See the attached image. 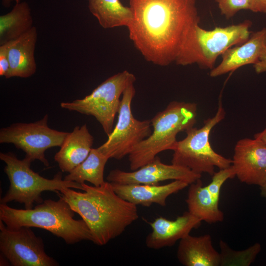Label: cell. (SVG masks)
I'll return each instance as SVG.
<instances>
[{
    "instance_id": "6da1fadb",
    "label": "cell",
    "mask_w": 266,
    "mask_h": 266,
    "mask_svg": "<svg viewBox=\"0 0 266 266\" xmlns=\"http://www.w3.org/2000/svg\"><path fill=\"white\" fill-rule=\"evenodd\" d=\"M133 20L129 37L148 62L165 66L175 62L191 28L200 18L196 0H129Z\"/></svg>"
},
{
    "instance_id": "7a4b0ae2",
    "label": "cell",
    "mask_w": 266,
    "mask_h": 266,
    "mask_svg": "<svg viewBox=\"0 0 266 266\" xmlns=\"http://www.w3.org/2000/svg\"><path fill=\"white\" fill-rule=\"evenodd\" d=\"M81 185L84 192L66 188L57 193L86 222L95 244L106 245L138 218L137 205L118 195L110 182Z\"/></svg>"
},
{
    "instance_id": "3957f363",
    "label": "cell",
    "mask_w": 266,
    "mask_h": 266,
    "mask_svg": "<svg viewBox=\"0 0 266 266\" xmlns=\"http://www.w3.org/2000/svg\"><path fill=\"white\" fill-rule=\"evenodd\" d=\"M57 200H43L30 209H16L0 204V220L10 229L23 226L46 230L62 238L67 244L82 240L93 242L91 232L86 222L74 219L75 212L61 197Z\"/></svg>"
},
{
    "instance_id": "277c9868",
    "label": "cell",
    "mask_w": 266,
    "mask_h": 266,
    "mask_svg": "<svg viewBox=\"0 0 266 266\" xmlns=\"http://www.w3.org/2000/svg\"><path fill=\"white\" fill-rule=\"evenodd\" d=\"M197 104L172 101L150 120L153 131L136 145L129 155L130 168L135 170L152 161L166 150H173L176 136L193 127L197 122Z\"/></svg>"
},
{
    "instance_id": "5b68a950",
    "label": "cell",
    "mask_w": 266,
    "mask_h": 266,
    "mask_svg": "<svg viewBox=\"0 0 266 266\" xmlns=\"http://www.w3.org/2000/svg\"><path fill=\"white\" fill-rule=\"evenodd\" d=\"M251 25L252 22L247 20L238 24L206 30L196 24L188 32L175 63L183 66L197 64L211 70L219 56L248 39Z\"/></svg>"
},
{
    "instance_id": "8992f818",
    "label": "cell",
    "mask_w": 266,
    "mask_h": 266,
    "mask_svg": "<svg viewBox=\"0 0 266 266\" xmlns=\"http://www.w3.org/2000/svg\"><path fill=\"white\" fill-rule=\"evenodd\" d=\"M0 159L5 164L4 170L10 183L0 203L16 201L24 203L25 209H30L34 203L43 201L41 195L44 191L57 192L66 188L83 190L81 184L63 179L60 172L51 179L40 176L32 169V162L26 157L20 160L12 152H0Z\"/></svg>"
},
{
    "instance_id": "52a82bcc",
    "label": "cell",
    "mask_w": 266,
    "mask_h": 266,
    "mask_svg": "<svg viewBox=\"0 0 266 266\" xmlns=\"http://www.w3.org/2000/svg\"><path fill=\"white\" fill-rule=\"evenodd\" d=\"M225 115L220 101L215 115L205 120L201 128L193 127L186 131V136L177 141L172 150L171 164L187 167L197 173H206L211 176L215 172V167L220 169L230 167L232 160L216 152L209 141L212 129Z\"/></svg>"
},
{
    "instance_id": "ba28073f",
    "label": "cell",
    "mask_w": 266,
    "mask_h": 266,
    "mask_svg": "<svg viewBox=\"0 0 266 266\" xmlns=\"http://www.w3.org/2000/svg\"><path fill=\"white\" fill-rule=\"evenodd\" d=\"M135 80L133 73L124 70L108 78L84 98L62 102L61 107L94 116L108 136L114 129L115 118L120 107L121 97L127 86Z\"/></svg>"
},
{
    "instance_id": "9c48e42d",
    "label": "cell",
    "mask_w": 266,
    "mask_h": 266,
    "mask_svg": "<svg viewBox=\"0 0 266 266\" xmlns=\"http://www.w3.org/2000/svg\"><path fill=\"white\" fill-rule=\"evenodd\" d=\"M48 119L46 114L34 122L16 123L1 128L0 143L13 144L23 150L25 157L32 162L38 160L48 166L49 163L45 156V151L53 147H61L68 133L50 128Z\"/></svg>"
},
{
    "instance_id": "30bf717a",
    "label": "cell",
    "mask_w": 266,
    "mask_h": 266,
    "mask_svg": "<svg viewBox=\"0 0 266 266\" xmlns=\"http://www.w3.org/2000/svg\"><path fill=\"white\" fill-rule=\"evenodd\" d=\"M135 94L134 83L124 90L121 100L117 122L104 143L97 148L109 159L120 160L152 133L150 120L135 119L131 110Z\"/></svg>"
},
{
    "instance_id": "8fae6325",
    "label": "cell",
    "mask_w": 266,
    "mask_h": 266,
    "mask_svg": "<svg viewBox=\"0 0 266 266\" xmlns=\"http://www.w3.org/2000/svg\"><path fill=\"white\" fill-rule=\"evenodd\" d=\"M0 250L13 266L59 265L46 253L42 239L30 227L10 229L0 220Z\"/></svg>"
},
{
    "instance_id": "7c38bea8",
    "label": "cell",
    "mask_w": 266,
    "mask_h": 266,
    "mask_svg": "<svg viewBox=\"0 0 266 266\" xmlns=\"http://www.w3.org/2000/svg\"><path fill=\"white\" fill-rule=\"evenodd\" d=\"M201 177V174L187 167L164 164L157 156L152 161L132 172L113 169L106 179L109 182L121 184L158 185L160 182L167 180H182L190 184Z\"/></svg>"
},
{
    "instance_id": "4fadbf2b",
    "label": "cell",
    "mask_w": 266,
    "mask_h": 266,
    "mask_svg": "<svg viewBox=\"0 0 266 266\" xmlns=\"http://www.w3.org/2000/svg\"><path fill=\"white\" fill-rule=\"evenodd\" d=\"M231 166L240 181L261 186L266 181V144L255 138L239 140Z\"/></svg>"
},
{
    "instance_id": "5bb4252c",
    "label": "cell",
    "mask_w": 266,
    "mask_h": 266,
    "mask_svg": "<svg viewBox=\"0 0 266 266\" xmlns=\"http://www.w3.org/2000/svg\"><path fill=\"white\" fill-rule=\"evenodd\" d=\"M202 221L189 211L170 220L162 216L150 223L152 232L146 237L147 247L157 250L171 246L178 241L190 234L194 229L199 228Z\"/></svg>"
},
{
    "instance_id": "9a60e30c",
    "label": "cell",
    "mask_w": 266,
    "mask_h": 266,
    "mask_svg": "<svg viewBox=\"0 0 266 266\" xmlns=\"http://www.w3.org/2000/svg\"><path fill=\"white\" fill-rule=\"evenodd\" d=\"M266 48V28L252 33L243 43L231 47L221 56L222 61L212 69L209 75L217 77L243 66L257 63Z\"/></svg>"
},
{
    "instance_id": "2e32d148",
    "label": "cell",
    "mask_w": 266,
    "mask_h": 266,
    "mask_svg": "<svg viewBox=\"0 0 266 266\" xmlns=\"http://www.w3.org/2000/svg\"><path fill=\"white\" fill-rule=\"evenodd\" d=\"M111 183L116 193L123 199L136 205L146 207L153 203L165 206L170 195L190 185L186 181L178 180L163 185Z\"/></svg>"
},
{
    "instance_id": "e0dca14e",
    "label": "cell",
    "mask_w": 266,
    "mask_h": 266,
    "mask_svg": "<svg viewBox=\"0 0 266 266\" xmlns=\"http://www.w3.org/2000/svg\"><path fill=\"white\" fill-rule=\"evenodd\" d=\"M94 143V137L86 124L76 126L68 133L60 149L54 156L62 172H70L89 155Z\"/></svg>"
},
{
    "instance_id": "ac0fdd59",
    "label": "cell",
    "mask_w": 266,
    "mask_h": 266,
    "mask_svg": "<svg viewBox=\"0 0 266 266\" xmlns=\"http://www.w3.org/2000/svg\"><path fill=\"white\" fill-rule=\"evenodd\" d=\"M37 38V30L33 26L18 38L8 42L10 66L8 78H28L35 73L34 50Z\"/></svg>"
},
{
    "instance_id": "d6986e66",
    "label": "cell",
    "mask_w": 266,
    "mask_h": 266,
    "mask_svg": "<svg viewBox=\"0 0 266 266\" xmlns=\"http://www.w3.org/2000/svg\"><path fill=\"white\" fill-rule=\"evenodd\" d=\"M178 261L185 266H221L220 253L214 247L211 236H192L180 240L177 251Z\"/></svg>"
},
{
    "instance_id": "ffe728a7",
    "label": "cell",
    "mask_w": 266,
    "mask_h": 266,
    "mask_svg": "<svg viewBox=\"0 0 266 266\" xmlns=\"http://www.w3.org/2000/svg\"><path fill=\"white\" fill-rule=\"evenodd\" d=\"M200 179L190 184L186 200L190 213L207 223L222 222L224 213L219 208L207 186H203Z\"/></svg>"
},
{
    "instance_id": "44dd1931",
    "label": "cell",
    "mask_w": 266,
    "mask_h": 266,
    "mask_svg": "<svg viewBox=\"0 0 266 266\" xmlns=\"http://www.w3.org/2000/svg\"><path fill=\"white\" fill-rule=\"evenodd\" d=\"M88 8L104 29L128 27L133 20L130 6L120 0H88Z\"/></svg>"
},
{
    "instance_id": "7402d4cb",
    "label": "cell",
    "mask_w": 266,
    "mask_h": 266,
    "mask_svg": "<svg viewBox=\"0 0 266 266\" xmlns=\"http://www.w3.org/2000/svg\"><path fill=\"white\" fill-rule=\"evenodd\" d=\"M33 24L29 4L16 3L9 12L0 16V45L18 38L33 26Z\"/></svg>"
},
{
    "instance_id": "603a6c76",
    "label": "cell",
    "mask_w": 266,
    "mask_h": 266,
    "mask_svg": "<svg viewBox=\"0 0 266 266\" xmlns=\"http://www.w3.org/2000/svg\"><path fill=\"white\" fill-rule=\"evenodd\" d=\"M109 159L98 148H92L86 159L69 173L64 179L80 184L87 181L99 186L105 183L104 170Z\"/></svg>"
},
{
    "instance_id": "cb8c5ba5",
    "label": "cell",
    "mask_w": 266,
    "mask_h": 266,
    "mask_svg": "<svg viewBox=\"0 0 266 266\" xmlns=\"http://www.w3.org/2000/svg\"><path fill=\"white\" fill-rule=\"evenodd\" d=\"M221 266H249L255 260L261 249V245L256 243L248 249L235 251L231 249L224 242L220 241Z\"/></svg>"
},
{
    "instance_id": "d4e9b609",
    "label": "cell",
    "mask_w": 266,
    "mask_h": 266,
    "mask_svg": "<svg viewBox=\"0 0 266 266\" xmlns=\"http://www.w3.org/2000/svg\"><path fill=\"white\" fill-rule=\"evenodd\" d=\"M221 13L227 19L233 17L241 10L253 9V0H215Z\"/></svg>"
},
{
    "instance_id": "484cf974",
    "label": "cell",
    "mask_w": 266,
    "mask_h": 266,
    "mask_svg": "<svg viewBox=\"0 0 266 266\" xmlns=\"http://www.w3.org/2000/svg\"><path fill=\"white\" fill-rule=\"evenodd\" d=\"M235 174L232 166L220 169L212 175L211 182L206 186L214 200L219 203L221 189L229 179L233 178Z\"/></svg>"
},
{
    "instance_id": "4316f807",
    "label": "cell",
    "mask_w": 266,
    "mask_h": 266,
    "mask_svg": "<svg viewBox=\"0 0 266 266\" xmlns=\"http://www.w3.org/2000/svg\"><path fill=\"white\" fill-rule=\"evenodd\" d=\"M8 50V42L0 46V75L6 78H8L10 68Z\"/></svg>"
},
{
    "instance_id": "83f0119b",
    "label": "cell",
    "mask_w": 266,
    "mask_h": 266,
    "mask_svg": "<svg viewBox=\"0 0 266 266\" xmlns=\"http://www.w3.org/2000/svg\"><path fill=\"white\" fill-rule=\"evenodd\" d=\"M254 67L257 73L266 72V48L261 55L258 62L254 65Z\"/></svg>"
},
{
    "instance_id": "f1b7e54d",
    "label": "cell",
    "mask_w": 266,
    "mask_h": 266,
    "mask_svg": "<svg viewBox=\"0 0 266 266\" xmlns=\"http://www.w3.org/2000/svg\"><path fill=\"white\" fill-rule=\"evenodd\" d=\"M252 11L266 14V0H253Z\"/></svg>"
},
{
    "instance_id": "f546056e",
    "label": "cell",
    "mask_w": 266,
    "mask_h": 266,
    "mask_svg": "<svg viewBox=\"0 0 266 266\" xmlns=\"http://www.w3.org/2000/svg\"><path fill=\"white\" fill-rule=\"evenodd\" d=\"M254 138L259 139L266 144V127L262 132L254 135Z\"/></svg>"
},
{
    "instance_id": "4dcf8cb0",
    "label": "cell",
    "mask_w": 266,
    "mask_h": 266,
    "mask_svg": "<svg viewBox=\"0 0 266 266\" xmlns=\"http://www.w3.org/2000/svg\"><path fill=\"white\" fill-rule=\"evenodd\" d=\"M261 189V195L266 199V182L260 186Z\"/></svg>"
},
{
    "instance_id": "1f68e13d",
    "label": "cell",
    "mask_w": 266,
    "mask_h": 266,
    "mask_svg": "<svg viewBox=\"0 0 266 266\" xmlns=\"http://www.w3.org/2000/svg\"><path fill=\"white\" fill-rule=\"evenodd\" d=\"M9 0H3V2L5 3V5H6V3H8ZM15 1H16V3L20 2V0H15Z\"/></svg>"
}]
</instances>
